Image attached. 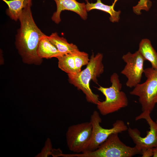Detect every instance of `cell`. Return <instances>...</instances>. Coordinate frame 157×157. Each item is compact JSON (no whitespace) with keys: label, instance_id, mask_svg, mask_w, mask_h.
Returning a JSON list of instances; mask_svg holds the SVG:
<instances>
[{"label":"cell","instance_id":"cell-13","mask_svg":"<svg viewBox=\"0 0 157 157\" xmlns=\"http://www.w3.org/2000/svg\"><path fill=\"white\" fill-rule=\"evenodd\" d=\"M86 3V8L87 12L92 10L97 9L105 12L108 13L110 15L109 19L113 22H118L120 19L121 11H116L114 9L115 3L118 0H114L112 5H108L103 3L101 0H97L95 3H90L88 0H85Z\"/></svg>","mask_w":157,"mask_h":157},{"label":"cell","instance_id":"cell-5","mask_svg":"<svg viewBox=\"0 0 157 157\" xmlns=\"http://www.w3.org/2000/svg\"><path fill=\"white\" fill-rule=\"evenodd\" d=\"M144 73L147 78L146 81L137 85L130 94L138 97L142 112L151 113L155 106L157 97V70L148 67L144 69Z\"/></svg>","mask_w":157,"mask_h":157},{"label":"cell","instance_id":"cell-14","mask_svg":"<svg viewBox=\"0 0 157 157\" xmlns=\"http://www.w3.org/2000/svg\"><path fill=\"white\" fill-rule=\"evenodd\" d=\"M47 37L50 41L63 55L72 53L79 50L76 45L68 43L66 39L59 36L56 32L52 33Z\"/></svg>","mask_w":157,"mask_h":157},{"label":"cell","instance_id":"cell-4","mask_svg":"<svg viewBox=\"0 0 157 157\" xmlns=\"http://www.w3.org/2000/svg\"><path fill=\"white\" fill-rule=\"evenodd\" d=\"M110 81L111 85L110 87L99 86L97 88L105 97L104 101H99L96 104L100 113L103 115L117 111L128 104L126 95L121 90L122 84L117 73H114L112 74Z\"/></svg>","mask_w":157,"mask_h":157},{"label":"cell","instance_id":"cell-21","mask_svg":"<svg viewBox=\"0 0 157 157\" xmlns=\"http://www.w3.org/2000/svg\"><path fill=\"white\" fill-rule=\"evenodd\" d=\"M62 153L60 149H52L51 155L53 157H58L60 156Z\"/></svg>","mask_w":157,"mask_h":157},{"label":"cell","instance_id":"cell-22","mask_svg":"<svg viewBox=\"0 0 157 157\" xmlns=\"http://www.w3.org/2000/svg\"><path fill=\"white\" fill-rule=\"evenodd\" d=\"M153 157H157V147L153 148Z\"/></svg>","mask_w":157,"mask_h":157},{"label":"cell","instance_id":"cell-3","mask_svg":"<svg viewBox=\"0 0 157 157\" xmlns=\"http://www.w3.org/2000/svg\"><path fill=\"white\" fill-rule=\"evenodd\" d=\"M117 133L110 135L95 150L79 154H67V157H131L141 154L136 146L126 145L120 139Z\"/></svg>","mask_w":157,"mask_h":157},{"label":"cell","instance_id":"cell-23","mask_svg":"<svg viewBox=\"0 0 157 157\" xmlns=\"http://www.w3.org/2000/svg\"><path fill=\"white\" fill-rule=\"evenodd\" d=\"M155 103L156 104H157V97H156L155 101Z\"/></svg>","mask_w":157,"mask_h":157},{"label":"cell","instance_id":"cell-8","mask_svg":"<svg viewBox=\"0 0 157 157\" xmlns=\"http://www.w3.org/2000/svg\"><path fill=\"white\" fill-rule=\"evenodd\" d=\"M150 114L148 112H142L135 118L136 121L144 119L149 124V130L147 131L145 137H141L140 131L137 128L129 127L127 130L129 136L135 144V146L141 151L157 147V119L156 122L154 121Z\"/></svg>","mask_w":157,"mask_h":157},{"label":"cell","instance_id":"cell-1","mask_svg":"<svg viewBox=\"0 0 157 157\" xmlns=\"http://www.w3.org/2000/svg\"><path fill=\"white\" fill-rule=\"evenodd\" d=\"M29 5L24 8L19 20L20 27L16 35L15 44L24 61L28 64H40L42 59L37 50L41 39L46 35L36 25Z\"/></svg>","mask_w":157,"mask_h":157},{"label":"cell","instance_id":"cell-17","mask_svg":"<svg viewBox=\"0 0 157 157\" xmlns=\"http://www.w3.org/2000/svg\"><path fill=\"white\" fill-rule=\"evenodd\" d=\"M77 73L80 72L83 66L87 65L90 59L88 54L79 50L73 53Z\"/></svg>","mask_w":157,"mask_h":157},{"label":"cell","instance_id":"cell-16","mask_svg":"<svg viewBox=\"0 0 157 157\" xmlns=\"http://www.w3.org/2000/svg\"><path fill=\"white\" fill-rule=\"evenodd\" d=\"M58 67L68 74L77 73L73 53L67 54L58 56Z\"/></svg>","mask_w":157,"mask_h":157},{"label":"cell","instance_id":"cell-2","mask_svg":"<svg viewBox=\"0 0 157 157\" xmlns=\"http://www.w3.org/2000/svg\"><path fill=\"white\" fill-rule=\"evenodd\" d=\"M103 59L102 54L99 53L94 55L92 53L85 68L75 74H68L69 83L83 93L88 102L96 105L99 101V95L92 92L90 83L91 81L97 83V78L104 72Z\"/></svg>","mask_w":157,"mask_h":157},{"label":"cell","instance_id":"cell-9","mask_svg":"<svg viewBox=\"0 0 157 157\" xmlns=\"http://www.w3.org/2000/svg\"><path fill=\"white\" fill-rule=\"evenodd\" d=\"M122 58L126 65L121 73L127 78L126 86L130 88H134L141 82L145 60L138 51L133 53L129 52L123 55Z\"/></svg>","mask_w":157,"mask_h":157},{"label":"cell","instance_id":"cell-6","mask_svg":"<svg viewBox=\"0 0 157 157\" xmlns=\"http://www.w3.org/2000/svg\"><path fill=\"white\" fill-rule=\"evenodd\" d=\"M92 132V126L90 121L69 126L66 134L69 149L77 154L86 151L91 139Z\"/></svg>","mask_w":157,"mask_h":157},{"label":"cell","instance_id":"cell-18","mask_svg":"<svg viewBox=\"0 0 157 157\" xmlns=\"http://www.w3.org/2000/svg\"><path fill=\"white\" fill-rule=\"evenodd\" d=\"M151 6L152 2L150 0H140L137 5L133 7V10L135 13L140 15L141 10L148 11Z\"/></svg>","mask_w":157,"mask_h":157},{"label":"cell","instance_id":"cell-11","mask_svg":"<svg viewBox=\"0 0 157 157\" xmlns=\"http://www.w3.org/2000/svg\"><path fill=\"white\" fill-rule=\"evenodd\" d=\"M47 36H44L39 42L37 50L38 56L42 59H49L63 55L50 41Z\"/></svg>","mask_w":157,"mask_h":157},{"label":"cell","instance_id":"cell-20","mask_svg":"<svg viewBox=\"0 0 157 157\" xmlns=\"http://www.w3.org/2000/svg\"><path fill=\"white\" fill-rule=\"evenodd\" d=\"M142 157H151L153 156V148H149L141 151Z\"/></svg>","mask_w":157,"mask_h":157},{"label":"cell","instance_id":"cell-19","mask_svg":"<svg viewBox=\"0 0 157 157\" xmlns=\"http://www.w3.org/2000/svg\"><path fill=\"white\" fill-rule=\"evenodd\" d=\"M52 150V145L50 140L48 138L46 142L45 146L41 152L37 156L38 157H48L51 155Z\"/></svg>","mask_w":157,"mask_h":157},{"label":"cell","instance_id":"cell-12","mask_svg":"<svg viewBox=\"0 0 157 157\" xmlns=\"http://www.w3.org/2000/svg\"><path fill=\"white\" fill-rule=\"evenodd\" d=\"M8 5L7 15L12 20H19L23 9L29 5L32 6V0H1Z\"/></svg>","mask_w":157,"mask_h":157},{"label":"cell","instance_id":"cell-15","mask_svg":"<svg viewBox=\"0 0 157 157\" xmlns=\"http://www.w3.org/2000/svg\"><path fill=\"white\" fill-rule=\"evenodd\" d=\"M138 51L145 60H148L151 63V67L157 70V52L149 39L145 38L141 40Z\"/></svg>","mask_w":157,"mask_h":157},{"label":"cell","instance_id":"cell-7","mask_svg":"<svg viewBox=\"0 0 157 157\" xmlns=\"http://www.w3.org/2000/svg\"><path fill=\"white\" fill-rule=\"evenodd\" d=\"M90 121L92 126V135L86 151L95 150L112 134L121 133L127 130L128 128L124 122L121 120H117L111 128L102 127L100 124L101 119L99 113L96 110L94 111L91 115Z\"/></svg>","mask_w":157,"mask_h":157},{"label":"cell","instance_id":"cell-10","mask_svg":"<svg viewBox=\"0 0 157 157\" xmlns=\"http://www.w3.org/2000/svg\"><path fill=\"white\" fill-rule=\"evenodd\" d=\"M56 6V10L53 14L51 19L55 23L58 24L61 21L60 14L64 10L75 12L83 20L87 18L88 13L85 4L79 3L76 0H53Z\"/></svg>","mask_w":157,"mask_h":157}]
</instances>
